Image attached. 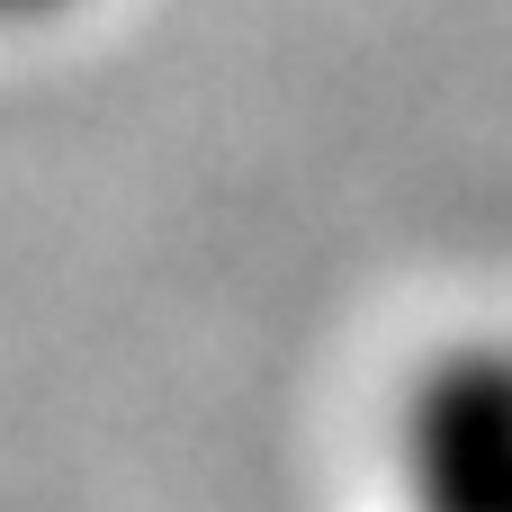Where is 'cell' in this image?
I'll list each match as a JSON object with an SVG mask.
<instances>
[{"label": "cell", "mask_w": 512, "mask_h": 512, "mask_svg": "<svg viewBox=\"0 0 512 512\" xmlns=\"http://www.w3.org/2000/svg\"><path fill=\"white\" fill-rule=\"evenodd\" d=\"M18 9H63V0H18Z\"/></svg>", "instance_id": "2"}, {"label": "cell", "mask_w": 512, "mask_h": 512, "mask_svg": "<svg viewBox=\"0 0 512 512\" xmlns=\"http://www.w3.org/2000/svg\"><path fill=\"white\" fill-rule=\"evenodd\" d=\"M396 512H512V333H459L405 378Z\"/></svg>", "instance_id": "1"}]
</instances>
